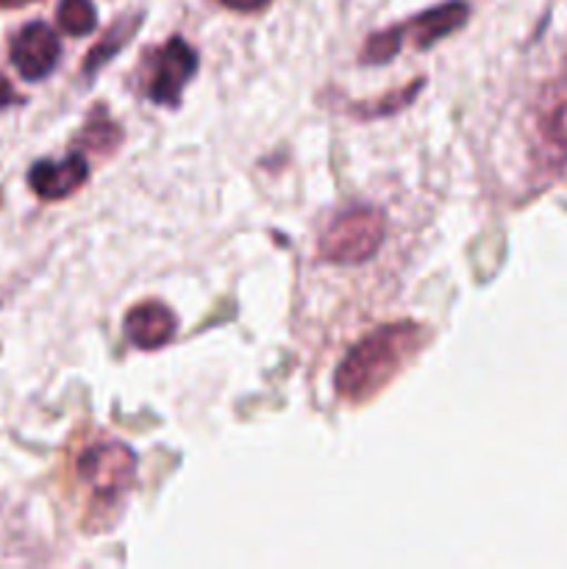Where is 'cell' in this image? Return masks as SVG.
Segmentation results:
<instances>
[{
	"label": "cell",
	"instance_id": "1",
	"mask_svg": "<svg viewBox=\"0 0 567 569\" xmlns=\"http://www.w3.org/2000/svg\"><path fill=\"white\" fill-rule=\"evenodd\" d=\"M422 342V328L417 322H392L367 333L356 342L337 367L334 389L348 403H361L387 387L400 367L417 353Z\"/></svg>",
	"mask_w": 567,
	"mask_h": 569
},
{
	"label": "cell",
	"instance_id": "2",
	"mask_svg": "<svg viewBox=\"0 0 567 569\" xmlns=\"http://www.w3.org/2000/svg\"><path fill=\"white\" fill-rule=\"evenodd\" d=\"M384 214L370 206L345 211L320 239V259L331 264H361L372 259L384 242Z\"/></svg>",
	"mask_w": 567,
	"mask_h": 569
},
{
	"label": "cell",
	"instance_id": "3",
	"mask_svg": "<svg viewBox=\"0 0 567 569\" xmlns=\"http://www.w3.org/2000/svg\"><path fill=\"white\" fill-rule=\"evenodd\" d=\"M78 476L100 498H117V495L128 492L137 478V456L122 442L92 445L78 459Z\"/></svg>",
	"mask_w": 567,
	"mask_h": 569
},
{
	"label": "cell",
	"instance_id": "4",
	"mask_svg": "<svg viewBox=\"0 0 567 569\" xmlns=\"http://www.w3.org/2000/svg\"><path fill=\"white\" fill-rule=\"evenodd\" d=\"M198 72V56L183 39H170L159 53L148 78V98L159 106H178L181 92Z\"/></svg>",
	"mask_w": 567,
	"mask_h": 569
},
{
	"label": "cell",
	"instance_id": "5",
	"mask_svg": "<svg viewBox=\"0 0 567 569\" xmlns=\"http://www.w3.org/2000/svg\"><path fill=\"white\" fill-rule=\"evenodd\" d=\"M59 59V37L44 22H31V26L20 28L17 37L11 39V64L26 81H42L44 76L56 70Z\"/></svg>",
	"mask_w": 567,
	"mask_h": 569
},
{
	"label": "cell",
	"instance_id": "6",
	"mask_svg": "<svg viewBox=\"0 0 567 569\" xmlns=\"http://www.w3.org/2000/svg\"><path fill=\"white\" fill-rule=\"evenodd\" d=\"M89 178L87 159L81 153H70L61 161H37L28 172V183L42 200H61L83 187Z\"/></svg>",
	"mask_w": 567,
	"mask_h": 569
},
{
	"label": "cell",
	"instance_id": "7",
	"mask_svg": "<svg viewBox=\"0 0 567 569\" xmlns=\"http://www.w3.org/2000/svg\"><path fill=\"white\" fill-rule=\"evenodd\" d=\"M126 333L139 350L165 348L176 333V317L161 303H139L126 315Z\"/></svg>",
	"mask_w": 567,
	"mask_h": 569
},
{
	"label": "cell",
	"instance_id": "8",
	"mask_svg": "<svg viewBox=\"0 0 567 569\" xmlns=\"http://www.w3.org/2000/svg\"><path fill=\"white\" fill-rule=\"evenodd\" d=\"M537 128L548 148L567 153V72L545 87L537 106Z\"/></svg>",
	"mask_w": 567,
	"mask_h": 569
},
{
	"label": "cell",
	"instance_id": "9",
	"mask_svg": "<svg viewBox=\"0 0 567 569\" xmlns=\"http://www.w3.org/2000/svg\"><path fill=\"white\" fill-rule=\"evenodd\" d=\"M467 20V6L461 0H450V3L437 6V9H428L426 14L415 17L411 22L404 26V37H409L417 48H431L434 42L445 39L448 33H454L456 28L465 26Z\"/></svg>",
	"mask_w": 567,
	"mask_h": 569
},
{
	"label": "cell",
	"instance_id": "10",
	"mask_svg": "<svg viewBox=\"0 0 567 569\" xmlns=\"http://www.w3.org/2000/svg\"><path fill=\"white\" fill-rule=\"evenodd\" d=\"M56 20H59L61 31L70 37H87L98 26V9L92 0H61Z\"/></svg>",
	"mask_w": 567,
	"mask_h": 569
},
{
	"label": "cell",
	"instance_id": "11",
	"mask_svg": "<svg viewBox=\"0 0 567 569\" xmlns=\"http://www.w3.org/2000/svg\"><path fill=\"white\" fill-rule=\"evenodd\" d=\"M137 22H139V20H133V22L120 20L115 28H111L109 37H106L103 42H100L98 48H94L92 53H89L87 64H83V70H87V76H94V72H98L100 67H103L106 61H109L111 56H115L117 50H120L122 44H126L128 39H131V33H133V28H137Z\"/></svg>",
	"mask_w": 567,
	"mask_h": 569
},
{
	"label": "cell",
	"instance_id": "12",
	"mask_svg": "<svg viewBox=\"0 0 567 569\" xmlns=\"http://www.w3.org/2000/svg\"><path fill=\"white\" fill-rule=\"evenodd\" d=\"M400 44H404V26L376 33V37L367 39L365 50H361V61L365 64H384V61L398 53Z\"/></svg>",
	"mask_w": 567,
	"mask_h": 569
},
{
	"label": "cell",
	"instance_id": "13",
	"mask_svg": "<svg viewBox=\"0 0 567 569\" xmlns=\"http://www.w3.org/2000/svg\"><path fill=\"white\" fill-rule=\"evenodd\" d=\"M220 3L228 6V9H233V11H259V9H265L270 0H220Z\"/></svg>",
	"mask_w": 567,
	"mask_h": 569
},
{
	"label": "cell",
	"instance_id": "14",
	"mask_svg": "<svg viewBox=\"0 0 567 569\" xmlns=\"http://www.w3.org/2000/svg\"><path fill=\"white\" fill-rule=\"evenodd\" d=\"M11 103H20V94L14 92V87H11V83L6 81L3 72H0V109H6V106Z\"/></svg>",
	"mask_w": 567,
	"mask_h": 569
},
{
	"label": "cell",
	"instance_id": "15",
	"mask_svg": "<svg viewBox=\"0 0 567 569\" xmlns=\"http://www.w3.org/2000/svg\"><path fill=\"white\" fill-rule=\"evenodd\" d=\"M31 3H37V0H0L3 9H22V6H31Z\"/></svg>",
	"mask_w": 567,
	"mask_h": 569
}]
</instances>
